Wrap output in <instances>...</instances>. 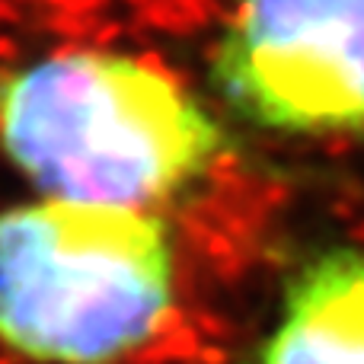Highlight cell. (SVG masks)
<instances>
[{
  "mask_svg": "<svg viewBox=\"0 0 364 364\" xmlns=\"http://www.w3.org/2000/svg\"><path fill=\"white\" fill-rule=\"evenodd\" d=\"M0 147L48 198L144 208L205 176L224 132L157 68L64 51L0 83Z\"/></svg>",
  "mask_w": 364,
  "mask_h": 364,
  "instance_id": "1",
  "label": "cell"
},
{
  "mask_svg": "<svg viewBox=\"0 0 364 364\" xmlns=\"http://www.w3.org/2000/svg\"><path fill=\"white\" fill-rule=\"evenodd\" d=\"M170 230L141 208L38 198L0 211V348L26 364H122L170 320Z\"/></svg>",
  "mask_w": 364,
  "mask_h": 364,
  "instance_id": "2",
  "label": "cell"
},
{
  "mask_svg": "<svg viewBox=\"0 0 364 364\" xmlns=\"http://www.w3.org/2000/svg\"><path fill=\"white\" fill-rule=\"evenodd\" d=\"M211 74L259 128L361 134L364 0H240Z\"/></svg>",
  "mask_w": 364,
  "mask_h": 364,
  "instance_id": "3",
  "label": "cell"
},
{
  "mask_svg": "<svg viewBox=\"0 0 364 364\" xmlns=\"http://www.w3.org/2000/svg\"><path fill=\"white\" fill-rule=\"evenodd\" d=\"M250 364H364V246H333L284 284Z\"/></svg>",
  "mask_w": 364,
  "mask_h": 364,
  "instance_id": "4",
  "label": "cell"
}]
</instances>
